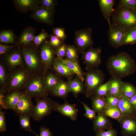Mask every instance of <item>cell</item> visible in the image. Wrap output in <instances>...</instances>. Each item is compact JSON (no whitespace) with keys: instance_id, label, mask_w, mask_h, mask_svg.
<instances>
[{"instance_id":"cell-1","label":"cell","mask_w":136,"mask_h":136,"mask_svg":"<svg viewBox=\"0 0 136 136\" xmlns=\"http://www.w3.org/2000/svg\"><path fill=\"white\" fill-rule=\"evenodd\" d=\"M106 66L112 77L122 79L136 72L135 61L128 53L123 51L110 56Z\"/></svg>"},{"instance_id":"cell-2","label":"cell","mask_w":136,"mask_h":136,"mask_svg":"<svg viewBox=\"0 0 136 136\" xmlns=\"http://www.w3.org/2000/svg\"><path fill=\"white\" fill-rule=\"evenodd\" d=\"M20 47L25 67L30 74L45 75L48 71L43 65L38 48L33 44Z\"/></svg>"},{"instance_id":"cell-3","label":"cell","mask_w":136,"mask_h":136,"mask_svg":"<svg viewBox=\"0 0 136 136\" xmlns=\"http://www.w3.org/2000/svg\"><path fill=\"white\" fill-rule=\"evenodd\" d=\"M113 24L126 32L136 28V11L118 5L112 16Z\"/></svg>"},{"instance_id":"cell-4","label":"cell","mask_w":136,"mask_h":136,"mask_svg":"<svg viewBox=\"0 0 136 136\" xmlns=\"http://www.w3.org/2000/svg\"><path fill=\"white\" fill-rule=\"evenodd\" d=\"M44 75H31L23 89L24 92L31 97L37 98L47 97L49 93L45 83Z\"/></svg>"},{"instance_id":"cell-5","label":"cell","mask_w":136,"mask_h":136,"mask_svg":"<svg viewBox=\"0 0 136 136\" xmlns=\"http://www.w3.org/2000/svg\"><path fill=\"white\" fill-rule=\"evenodd\" d=\"M9 72L6 87L7 93L24 89L31 75L25 66L18 67Z\"/></svg>"},{"instance_id":"cell-6","label":"cell","mask_w":136,"mask_h":136,"mask_svg":"<svg viewBox=\"0 0 136 136\" xmlns=\"http://www.w3.org/2000/svg\"><path fill=\"white\" fill-rule=\"evenodd\" d=\"M105 78L103 72L97 69L89 70L85 73L84 84L87 98H91L94 95L96 89L103 84Z\"/></svg>"},{"instance_id":"cell-7","label":"cell","mask_w":136,"mask_h":136,"mask_svg":"<svg viewBox=\"0 0 136 136\" xmlns=\"http://www.w3.org/2000/svg\"><path fill=\"white\" fill-rule=\"evenodd\" d=\"M36 101L31 117L35 121L39 122L51 113L54 109V101L48 97L37 98Z\"/></svg>"},{"instance_id":"cell-8","label":"cell","mask_w":136,"mask_h":136,"mask_svg":"<svg viewBox=\"0 0 136 136\" xmlns=\"http://www.w3.org/2000/svg\"><path fill=\"white\" fill-rule=\"evenodd\" d=\"M101 49L99 47H90L82 53L81 59L86 71L96 69L101 62Z\"/></svg>"},{"instance_id":"cell-9","label":"cell","mask_w":136,"mask_h":136,"mask_svg":"<svg viewBox=\"0 0 136 136\" xmlns=\"http://www.w3.org/2000/svg\"><path fill=\"white\" fill-rule=\"evenodd\" d=\"M92 30L90 27L76 31L74 43L79 53H82L92 46L93 42L92 38Z\"/></svg>"},{"instance_id":"cell-10","label":"cell","mask_w":136,"mask_h":136,"mask_svg":"<svg viewBox=\"0 0 136 136\" xmlns=\"http://www.w3.org/2000/svg\"><path fill=\"white\" fill-rule=\"evenodd\" d=\"M2 58L9 72L18 67L24 66L21 47L17 46L10 51L2 56Z\"/></svg>"},{"instance_id":"cell-11","label":"cell","mask_w":136,"mask_h":136,"mask_svg":"<svg viewBox=\"0 0 136 136\" xmlns=\"http://www.w3.org/2000/svg\"><path fill=\"white\" fill-rule=\"evenodd\" d=\"M54 9L47 8L39 5L32 11L30 16L37 21L51 25L54 23Z\"/></svg>"},{"instance_id":"cell-12","label":"cell","mask_w":136,"mask_h":136,"mask_svg":"<svg viewBox=\"0 0 136 136\" xmlns=\"http://www.w3.org/2000/svg\"><path fill=\"white\" fill-rule=\"evenodd\" d=\"M126 31L123 29L113 24L109 26L108 31V42L112 47L117 49L122 46Z\"/></svg>"},{"instance_id":"cell-13","label":"cell","mask_w":136,"mask_h":136,"mask_svg":"<svg viewBox=\"0 0 136 136\" xmlns=\"http://www.w3.org/2000/svg\"><path fill=\"white\" fill-rule=\"evenodd\" d=\"M41 57L44 66L48 71L51 69L55 58L54 49L45 41L40 46L39 49Z\"/></svg>"},{"instance_id":"cell-14","label":"cell","mask_w":136,"mask_h":136,"mask_svg":"<svg viewBox=\"0 0 136 136\" xmlns=\"http://www.w3.org/2000/svg\"><path fill=\"white\" fill-rule=\"evenodd\" d=\"M32 98L24 92L19 101L13 110L19 115H29L31 116L35 106Z\"/></svg>"},{"instance_id":"cell-15","label":"cell","mask_w":136,"mask_h":136,"mask_svg":"<svg viewBox=\"0 0 136 136\" xmlns=\"http://www.w3.org/2000/svg\"><path fill=\"white\" fill-rule=\"evenodd\" d=\"M54 110L69 118L72 121L76 120L78 110L74 105L65 101L63 104L54 101Z\"/></svg>"},{"instance_id":"cell-16","label":"cell","mask_w":136,"mask_h":136,"mask_svg":"<svg viewBox=\"0 0 136 136\" xmlns=\"http://www.w3.org/2000/svg\"><path fill=\"white\" fill-rule=\"evenodd\" d=\"M121 128L123 136H136V118L123 116L118 122Z\"/></svg>"},{"instance_id":"cell-17","label":"cell","mask_w":136,"mask_h":136,"mask_svg":"<svg viewBox=\"0 0 136 136\" xmlns=\"http://www.w3.org/2000/svg\"><path fill=\"white\" fill-rule=\"evenodd\" d=\"M54 73L59 77H64L68 81L72 79L75 74L59 58L55 57L52 66Z\"/></svg>"},{"instance_id":"cell-18","label":"cell","mask_w":136,"mask_h":136,"mask_svg":"<svg viewBox=\"0 0 136 136\" xmlns=\"http://www.w3.org/2000/svg\"><path fill=\"white\" fill-rule=\"evenodd\" d=\"M36 31L35 28L31 26L26 27L18 37L17 46L21 47L32 44Z\"/></svg>"},{"instance_id":"cell-19","label":"cell","mask_w":136,"mask_h":136,"mask_svg":"<svg viewBox=\"0 0 136 136\" xmlns=\"http://www.w3.org/2000/svg\"><path fill=\"white\" fill-rule=\"evenodd\" d=\"M24 93L21 91H12L7 92L4 98V108L13 110Z\"/></svg>"},{"instance_id":"cell-20","label":"cell","mask_w":136,"mask_h":136,"mask_svg":"<svg viewBox=\"0 0 136 136\" xmlns=\"http://www.w3.org/2000/svg\"><path fill=\"white\" fill-rule=\"evenodd\" d=\"M118 107L123 116L136 118V112L131 105L129 99L123 94L119 98Z\"/></svg>"},{"instance_id":"cell-21","label":"cell","mask_w":136,"mask_h":136,"mask_svg":"<svg viewBox=\"0 0 136 136\" xmlns=\"http://www.w3.org/2000/svg\"><path fill=\"white\" fill-rule=\"evenodd\" d=\"M13 2L17 10L23 13L33 11L40 5L39 0H14Z\"/></svg>"},{"instance_id":"cell-22","label":"cell","mask_w":136,"mask_h":136,"mask_svg":"<svg viewBox=\"0 0 136 136\" xmlns=\"http://www.w3.org/2000/svg\"><path fill=\"white\" fill-rule=\"evenodd\" d=\"M93 130L96 132L112 128V124L110 120L102 114H97L93 120Z\"/></svg>"},{"instance_id":"cell-23","label":"cell","mask_w":136,"mask_h":136,"mask_svg":"<svg viewBox=\"0 0 136 136\" xmlns=\"http://www.w3.org/2000/svg\"><path fill=\"white\" fill-rule=\"evenodd\" d=\"M100 10L104 18L107 20L109 26L111 24L110 19L114 10L113 7L114 0H99L98 1Z\"/></svg>"},{"instance_id":"cell-24","label":"cell","mask_w":136,"mask_h":136,"mask_svg":"<svg viewBox=\"0 0 136 136\" xmlns=\"http://www.w3.org/2000/svg\"><path fill=\"white\" fill-rule=\"evenodd\" d=\"M70 92L67 81L61 79L50 93L53 96L65 99Z\"/></svg>"},{"instance_id":"cell-25","label":"cell","mask_w":136,"mask_h":136,"mask_svg":"<svg viewBox=\"0 0 136 136\" xmlns=\"http://www.w3.org/2000/svg\"><path fill=\"white\" fill-rule=\"evenodd\" d=\"M69 89L76 98L79 94H85V88L83 82L76 76L72 79L67 81Z\"/></svg>"},{"instance_id":"cell-26","label":"cell","mask_w":136,"mask_h":136,"mask_svg":"<svg viewBox=\"0 0 136 136\" xmlns=\"http://www.w3.org/2000/svg\"><path fill=\"white\" fill-rule=\"evenodd\" d=\"M110 80V86L106 96L111 95L120 97L123 94L121 79L111 77Z\"/></svg>"},{"instance_id":"cell-27","label":"cell","mask_w":136,"mask_h":136,"mask_svg":"<svg viewBox=\"0 0 136 136\" xmlns=\"http://www.w3.org/2000/svg\"><path fill=\"white\" fill-rule=\"evenodd\" d=\"M59 59L67 65L76 76L84 82L85 80V73L81 68L78 60H69L65 58Z\"/></svg>"},{"instance_id":"cell-28","label":"cell","mask_w":136,"mask_h":136,"mask_svg":"<svg viewBox=\"0 0 136 136\" xmlns=\"http://www.w3.org/2000/svg\"><path fill=\"white\" fill-rule=\"evenodd\" d=\"M44 79L47 90L50 93L61 78L54 73L48 71L44 75Z\"/></svg>"},{"instance_id":"cell-29","label":"cell","mask_w":136,"mask_h":136,"mask_svg":"<svg viewBox=\"0 0 136 136\" xmlns=\"http://www.w3.org/2000/svg\"><path fill=\"white\" fill-rule=\"evenodd\" d=\"M92 109L97 114H103L107 106L105 98L94 94L91 97Z\"/></svg>"},{"instance_id":"cell-30","label":"cell","mask_w":136,"mask_h":136,"mask_svg":"<svg viewBox=\"0 0 136 136\" xmlns=\"http://www.w3.org/2000/svg\"><path fill=\"white\" fill-rule=\"evenodd\" d=\"M9 72L2 58L0 62V90L6 91Z\"/></svg>"},{"instance_id":"cell-31","label":"cell","mask_w":136,"mask_h":136,"mask_svg":"<svg viewBox=\"0 0 136 136\" xmlns=\"http://www.w3.org/2000/svg\"><path fill=\"white\" fill-rule=\"evenodd\" d=\"M107 117L115 119L118 122L123 117L122 113L118 107L107 105L102 114Z\"/></svg>"},{"instance_id":"cell-32","label":"cell","mask_w":136,"mask_h":136,"mask_svg":"<svg viewBox=\"0 0 136 136\" xmlns=\"http://www.w3.org/2000/svg\"><path fill=\"white\" fill-rule=\"evenodd\" d=\"M15 41V36L13 32L8 30L1 31L0 32V42L6 44H13Z\"/></svg>"},{"instance_id":"cell-33","label":"cell","mask_w":136,"mask_h":136,"mask_svg":"<svg viewBox=\"0 0 136 136\" xmlns=\"http://www.w3.org/2000/svg\"><path fill=\"white\" fill-rule=\"evenodd\" d=\"M19 116V120L21 128L33 133L38 136L32 129L30 124V120L31 116L29 115H20Z\"/></svg>"},{"instance_id":"cell-34","label":"cell","mask_w":136,"mask_h":136,"mask_svg":"<svg viewBox=\"0 0 136 136\" xmlns=\"http://www.w3.org/2000/svg\"><path fill=\"white\" fill-rule=\"evenodd\" d=\"M122 90L123 94L128 99L136 93V87L129 82H123Z\"/></svg>"},{"instance_id":"cell-35","label":"cell","mask_w":136,"mask_h":136,"mask_svg":"<svg viewBox=\"0 0 136 136\" xmlns=\"http://www.w3.org/2000/svg\"><path fill=\"white\" fill-rule=\"evenodd\" d=\"M78 52L76 47L73 45H67L65 58L70 60H78Z\"/></svg>"},{"instance_id":"cell-36","label":"cell","mask_w":136,"mask_h":136,"mask_svg":"<svg viewBox=\"0 0 136 136\" xmlns=\"http://www.w3.org/2000/svg\"><path fill=\"white\" fill-rule=\"evenodd\" d=\"M136 43V28L129 30L126 33L122 46Z\"/></svg>"},{"instance_id":"cell-37","label":"cell","mask_w":136,"mask_h":136,"mask_svg":"<svg viewBox=\"0 0 136 136\" xmlns=\"http://www.w3.org/2000/svg\"><path fill=\"white\" fill-rule=\"evenodd\" d=\"M110 81L109 80L106 83L99 86L96 89L94 94L99 96L105 98L109 90Z\"/></svg>"},{"instance_id":"cell-38","label":"cell","mask_w":136,"mask_h":136,"mask_svg":"<svg viewBox=\"0 0 136 136\" xmlns=\"http://www.w3.org/2000/svg\"><path fill=\"white\" fill-rule=\"evenodd\" d=\"M49 36L47 32L42 31L39 34L35 36L33 44L36 47L38 48Z\"/></svg>"},{"instance_id":"cell-39","label":"cell","mask_w":136,"mask_h":136,"mask_svg":"<svg viewBox=\"0 0 136 136\" xmlns=\"http://www.w3.org/2000/svg\"><path fill=\"white\" fill-rule=\"evenodd\" d=\"M49 37V44L54 49L59 47L64 43V41L53 34L50 35Z\"/></svg>"},{"instance_id":"cell-40","label":"cell","mask_w":136,"mask_h":136,"mask_svg":"<svg viewBox=\"0 0 136 136\" xmlns=\"http://www.w3.org/2000/svg\"><path fill=\"white\" fill-rule=\"evenodd\" d=\"M118 5L136 11V0H120Z\"/></svg>"},{"instance_id":"cell-41","label":"cell","mask_w":136,"mask_h":136,"mask_svg":"<svg viewBox=\"0 0 136 136\" xmlns=\"http://www.w3.org/2000/svg\"><path fill=\"white\" fill-rule=\"evenodd\" d=\"M67 45L64 43L59 47L54 49L55 54L57 57L64 58L65 57Z\"/></svg>"},{"instance_id":"cell-42","label":"cell","mask_w":136,"mask_h":136,"mask_svg":"<svg viewBox=\"0 0 136 136\" xmlns=\"http://www.w3.org/2000/svg\"><path fill=\"white\" fill-rule=\"evenodd\" d=\"M85 110V112L84 115V116L90 120H93L96 118V112L93 109L90 108L88 105L84 102H82Z\"/></svg>"},{"instance_id":"cell-43","label":"cell","mask_w":136,"mask_h":136,"mask_svg":"<svg viewBox=\"0 0 136 136\" xmlns=\"http://www.w3.org/2000/svg\"><path fill=\"white\" fill-rule=\"evenodd\" d=\"M57 2L55 0H39L40 6L50 9H54Z\"/></svg>"},{"instance_id":"cell-44","label":"cell","mask_w":136,"mask_h":136,"mask_svg":"<svg viewBox=\"0 0 136 136\" xmlns=\"http://www.w3.org/2000/svg\"><path fill=\"white\" fill-rule=\"evenodd\" d=\"M52 32L53 34L61 40L64 41L66 39L67 36L64 29L63 28L56 27L53 28Z\"/></svg>"},{"instance_id":"cell-45","label":"cell","mask_w":136,"mask_h":136,"mask_svg":"<svg viewBox=\"0 0 136 136\" xmlns=\"http://www.w3.org/2000/svg\"><path fill=\"white\" fill-rule=\"evenodd\" d=\"M119 98L111 95L106 96L105 99L107 105L118 107Z\"/></svg>"},{"instance_id":"cell-46","label":"cell","mask_w":136,"mask_h":136,"mask_svg":"<svg viewBox=\"0 0 136 136\" xmlns=\"http://www.w3.org/2000/svg\"><path fill=\"white\" fill-rule=\"evenodd\" d=\"M96 136H117L116 130L112 128L107 129L106 131L101 130L96 132Z\"/></svg>"},{"instance_id":"cell-47","label":"cell","mask_w":136,"mask_h":136,"mask_svg":"<svg viewBox=\"0 0 136 136\" xmlns=\"http://www.w3.org/2000/svg\"><path fill=\"white\" fill-rule=\"evenodd\" d=\"M12 45H5L3 43H0V55L3 56L8 53L14 48Z\"/></svg>"},{"instance_id":"cell-48","label":"cell","mask_w":136,"mask_h":136,"mask_svg":"<svg viewBox=\"0 0 136 136\" xmlns=\"http://www.w3.org/2000/svg\"><path fill=\"white\" fill-rule=\"evenodd\" d=\"M5 112L0 110V132L5 131L7 130Z\"/></svg>"},{"instance_id":"cell-49","label":"cell","mask_w":136,"mask_h":136,"mask_svg":"<svg viewBox=\"0 0 136 136\" xmlns=\"http://www.w3.org/2000/svg\"><path fill=\"white\" fill-rule=\"evenodd\" d=\"M39 136H53L52 132L49 129L41 126L39 129Z\"/></svg>"},{"instance_id":"cell-50","label":"cell","mask_w":136,"mask_h":136,"mask_svg":"<svg viewBox=\"0 0 136 136\" xmlns=\"http://www.w3.org/2000/svg\"><path fill=\"white\" fill-rule=\"evenodd\" d=\"M129 99L131 105L136 112V93Z\"/></svg>"},{"instance_id":"cell-51","label":"cell","mask_w":136,"mask_h":136,"mask_svg":"<svg viewBox=\"0 0 136 136\" xmlns=\"http://www.w3.org/2000/svg\"></svg>"}]
</instances>
